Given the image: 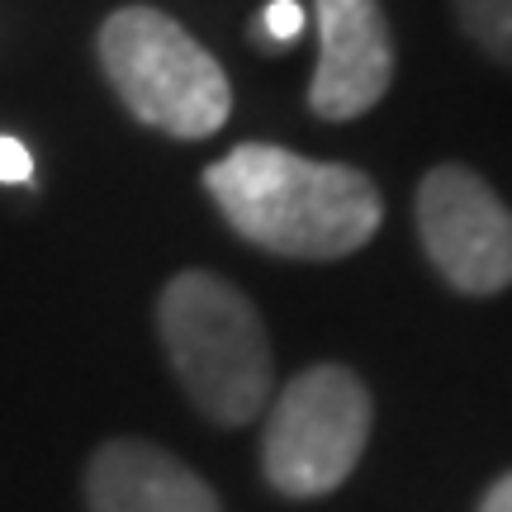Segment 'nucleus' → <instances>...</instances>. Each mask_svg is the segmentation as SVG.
Segmentation results:
<instances>
[{
	"mask_svg": "<svg viewBox=\"0 0 512 512\" xmlns=\"http://www.w3.org/2000/svg\"><path fill=\"white\" fill-rule=\"evenodd\" d=\"M95 512H219V498L195 470L147 441H110L91 460Z\"/></svg>",
	"mask_w": 512,
	"mask_h": 512,
	"instance_id": "0eeeda50",
	"label": "nucleus"
},
{
	"mask_svg": "<svg viewBox=\"0 0 512 512\" xmlns=\"http://www.w3.org/2000/svg\"><path fill=\"white\" fill-rule=\"evenodd\" d=\"M456 15L484 53L512 67V0H456Z\"/></svg>",
	"mask_w": 512,
	"mask_h": 512,
	"instance_id": "6e6552de",
	"label": "nucleus"
},
{
	"mask_svg": "<svg viewBox=\"0 0 512 512\" xmlns=\"http://www.w3.org/2000/svg\"><path fill=\"white\" fill-rule=\"evenodd\" d=\"M256 29H261V38H266L271 48H280V43H290V38L304 34V5H299V0H271Z\"/></svg>",
	"mask_w": 512,
	"mask_h": 512,
	"instance_id": "1a4fd4ad",
	"label": "nucleus"
},
{
	"mask_svg": "<svg viewBox=\"0 0 512 512\" xmlns=\"http://www.w3.org/2000/svg\"><path fill=\"white\" fill-rule=\"evenodd\" d=\"M370 437V394L347 366H313L275 399L266 422V475L280 494L323 498L356 470Z\"/></svg>",
	"mask_w": 512,
	"mask_h": 512,
	"instance_id": "20e7f679",
	"label": "nucleus"
},
{
	"mask_svg": "<svg viewBox=\"0 0 512 512\" xmlns=\"http://www.w3.org/2000/svg\"><path fill=\"white\" fill-rule=\"evenodd\" d=\"M479 512H512V470H508L503 479H498V484L489 489V494H484Z\"/></svg>",
	"mask_w": 512,
	"mask_h": 512,
	"instance_id": "9b49d317",
	"label": "nucleus"
},
{
	"mask_svg": "<svg viewBox=\"0 0 512 512\" xmlns=\"http://www.w3.org/2000/svg\"><path fill=\"white\" fill-rule=\"evenodd\" d=\"M0 181L5 185H24L34 181V152L10 138V133H0Z\"/></svg>",
	"mask_w": 512,
	"mask_h": 512,
	"instance_id": "9d476101",
	"label": "nucleus"
},
{
	"mask_svg": "<svg viewBox=\"0 0 512 512\" xmlns=\"http://www.w3.org/2000/svg\"><path fill=\"white\" fill-rule=\"evenodd\" d=\"M100 62L128 110L171 138H209L228 124L233 91L223 67L152 5H124L105 19Z\"/></svg>",
	"mask_w": 512,
	"mask_h": 512,
	"instance_id": "7ed1b4c3",
	"label": "nucleus"
},
{
	"mask_svg": "<svg viewBox=\"0 0 512 512\" xmlns=\"http://www.w3.org/2000/svg\"><path fill=\"white\" fill-rule=\"evenodd\" d=\"M318 72L309 105L318 119H356L375 110L394 81V38L380 0H318Z\"/></svg>",
	"mask_w": 512,
	"mask_h": 512,
	"instance_id": "423d86ee",
	"label": "nucleus"
},
{
	"mask_svg": "<svg viewBox=\"0 0 512 512\" xmlns=\"http://www.w3.org/2000/svg\"><path fill=\"white\" fill-rule=\"evenodd\" d=\"M422 247L460 294H498L512 285V214L465 166L427 171L418 190Z\"/></svg>",
	"mask_w": 512,
	"mask_h": 512,
	"instance_id": "39448f33",
	"label": "nucleus"
},
{
	"mask_svg": "<svg viewBox=\"0 0 512 512\" xmlns=\"http://www.w3.org/2000/svg\"><path fill=\"white\" fill-rule=\"evenodd\" d=\"M166 356L200 403L223 427H242L271 394V342L247 294L209 271H181L162 290Z\"/></svg>",
	"mask_w": 512,
	"mask_h": 512,
	"instance_id": "f03ea898",
	"label": "nucleus"
},
{
	"mask_svg": "<svg viewBox=\"0 0 512 512\" xmlns=\"http://www.w3.org/2000/svg\"><path fill=\"white\" fill-rule=\"evenodd\" d=\"M223 219L275 256L332 261L375 238L384 219L380 190L366 171L313 162L290 147L242 143L204 171Z\"/></svg>",
	"mask_w": 512,
	"mask_h": 512,
	"instance_id": "f257e3e1",
	"label": "nucleus"
}]
</instances>
